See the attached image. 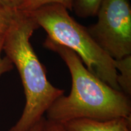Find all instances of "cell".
I'll list each match as a JSON object with an SVG mask.
<instances>
[{"mask_svg":"<svg viewBox=\"0 0 131 131\" xmlns=\"http://www.w3.org/2000/svg\"><path fill=\"white\" fill-rule=\"evenodd\" d=\"M44 47L58 53L69 70L70 94L56 100L46 113V119L64 123L80 118L105 120L131 117L129 96L90 72L76 53L46 37Z\"/></svg>","mask_w":131,"mask_h":131,"instance_id":"cell-1","label":"cell"},{"mask_svg":"<svg viewBox=\"0 0 131 131\" xmlns=\"http://www.w3.org/2000/svg\"><path fill=\"white\" fill-rule=\"evenodd\" d=\"M39 27L28 13L15 10L4 35L3 51L17 69L26 97L20 118L9 131H29L64 93L47 80L45 68L30 43L33 34Z\"/></svg>","mask_w":131,"mask_h":131,"instance_id":"cell-2","label":"cell"},{"mask_svg":"<svg viewBox=\"0 0 131 131\" xmlns=\"http://www.w3.org/2000/svg\"><path fill=\"white\" fill-rule=\"evenodd\" d=\"M26 12L47 32V37L76 53L90 72L114 89L121 91L114 60L97 45L87 27L73 18L64 6L48 4Z\"/></svg>","mask_w":131,"mask_h":131,"instance_id":"cell-3","label":"cell"},{"mask_svg":"<svg viewBox=\"0 0 131 131\" xmlns=\"http://www.w3.org/2000/svg\"><path fill=\"white\" fill-rule=\"evenodd\" d=\"M95 24L87 27L97 45L112 58L131 55V6L129 0H103Z\"/></svg>","mask_w":131,"mask_h":131,"instance_id":"cell-4","label":"cell"},{"mask_svg":"<svg viewBox=\"0 0 131 131\" xmlns=\"http://www.w3.org/2000/svg\"><path fill=\"white\" fill-rule=\"evenodd\" d=\"M62 124L64 131H131V117L105 120L80 118Z\"/></svg>","mask_w":131,"mask_h":131,"instance_id":"cell-5","label":"cell"},{"mask_svg":"<svg viewBox=\"0 0 131 131\" xmlns=\"http://www.w3.org/2000/svg\"><path fill=\"white\" fill-rule=\"evenodd\" d=\"M117 71V83L120 90L127 95L131 94V55L119 60H114Z\"/></svg>","mask_w":131,"mask_h":131,"instance_id":"cell-6","label":"cell"},{"mask_svg":"<svg viewBox=\"0 0 131 131\" xmlns=\"http://www.w3.org/2000/svg\"><path fill=\"white\" fill-rule=\"evenodd\" d=\"M103 0H72V10L83 18L96 16Z\"/></svg>","mask_w":131,"mask_h":131,"instance_id":"cell-7","label":"cell"},{"mask_svg":"<svg viewBox=\"0 0 131 131\" xmlns=\"http://www.w3.org/2000/svg\"><path fill=\"white\" fill-rule=\"evenodd\" d=\"M59 4L69 10H72V0H25L17 10L30 12L48 4Z\"/></svg>","mask_w":131,"mask_h":131,"instance_id":"cell-8","label":"cell"},{"mask_svg":"<svg viewBox=\"0 0 131 131\" xmlns=\"http://www.w3.org/2000/svg\"><path fill=\"white\" fill-rule=\"evenodd\" d=\"M14 11L7 9L0 4V38L4 37L7 32Z\"/></svg>","mask_w":131,"mask_h":131,"instance_id":"cell-9","label":"cell"},{"mask_svg":"<svg viewBox=\"0 0 131 131\" xmlns=\"http://www.w3.org/2000/svg\"><path fill=\"white\" fill-rule=\"evenodd\" d=\"M4 37L0 38V76L4 73L8 72L14 69V64L10 60L7 56L1 57V53L3 52V45Z\"/></svg>","mask_w":131,"mask_h":131,"instance_id":"cell-10","label":"cell"},{"mask_svg":"<svg viewBox=\"0 0 131 131\" xmlns=\"http://www.w3.org/2000/svg\"><path fill=\"white\" fill-rule=\"evenodd\" d=\"M41 131H64L63 124L49 120L45 117Z\"/></svg>","mask_w":131,"mask_h":131,"instance_id":"cell-11","label":"cell"},{"mask_svg":"<svg viewBox=\"0 0 131 131\" xmlns=\"http://www.w3.org/2000/svg\"><path fill=\"white\" fill-rule=\"evenodd\" d=\"M25 0H0V4L11 10H17Z\"/></svg>","mask_w":131,"mask_h":131,"instance_id":"cell-12","label":"cell"},{"mask_svg":"<svg viewBox=\"0 0 131 131\" xmlns=\"http://www.w3.org/2000/svg\"><path fill=\"white\" fill-rule=\"evenodd\" d=\"M44 118L45 117L42 118L41 120L40 121V122L38 123L37 124H35V125L30 129V130H29V131H41V130L42 122H43Z\"/></svg>","mask_w":131,"mask_h":131,"instance_id":"cell-13","label":"cell"}]
</instances>
